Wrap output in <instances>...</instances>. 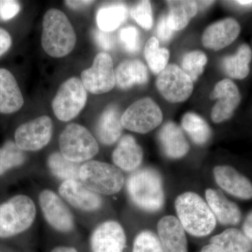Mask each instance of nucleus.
I'll list each match as a JSON object with an SVG mask.
<instances>
[{
    "label": "nucleus",
    "instance_id": "2",
    "mask_svg": "<svg viewBox=\"0 0 252 252\" xmlns=\"http://www.w3.org/2000/svg\"><path fill=\"white\" fill-rule=\"evenodd\" d=\"M127 191L132 203L141 210L157 212L165 203L161 176L150 167L136 170L127 180Z\"/></svg>",
    "mask_w": 252,
    "mask_h": 252
},
{
    "label": "nucleus",
    "instance_id": "39",
    "mask_svg": "<svg viewBox=\"0 0 252 252\" xmlns=\"http://www.w3.org/2000/svg\"><path fill=\"white\" fill-rule=\"evenodd\" d=\"M175 31L172 29L167 23V15L163 14L160 16L157 28L158 37L163 42H167L172 39Z\"/></svg>",
    "mask_w": 252,
    "mask_h": 252
},
{
    "label": "nucleus",
    "instance_id": "26",
    "mask_svg": "<svg viewBox=\"0 0 252 252\" xmlns=\"http://www.w3.org/2000/svg\"><path fill=\"white\" fill-rule=\"evenodd\" d=\"M168 13L167 23L174 31H180L188 26L190 19L198 12V3L195 1L180 0L167 1Z\"/></svg>",
    "mask_w": 252,
    "mask_h": 252
},
{
    "label": "nucleus",
    "instance_id": "45",
    "mask_svg": "<svg viewBox=\"0 0 252 252\" xmlns=\"http://www.w3.org/2000/svg\"><path fill=\"white\" fill-rule=\"evenodd\" d=\"M235 3L237 4L240 5L242 6H245V7H251L252 6V1H245V0H242V1H235Z\"/></svg>",
    "mask_w": 252,
    "mask_h": 252
},
{
    "label": "nucleus",
    "instance_id": "14",
    "mask_svg": "<svg viewBox=\"0 0 252 252\" xmlns=\"http://www.w3.org/2000/svg\"><path fill=\"white\" fill-rule=\"evenodd\" d=\"M126 244L125 231L120 223L114 220L99 225L91 238L93 252H123Z\"/></svg>",
    "mask_w": 252,
    "mask_h": 252
},
{
    "label": "nucleus",
    "instance_id": "35",
    "mask_svg": "<svg viewBox=\"0 0 252 252\" xmlns=\"http://www.w3.org/2000/svg\"><path fill=\"white\" fill-rule=\"evenodd\" d=\"M132 18L144 29L150 30L153 26L152 5L149 1H141L134 5L130 10Z\"/></svg>",
    "mask_w": 252,
    "mask_h": 252
},
{
    "label": "nucleus",
    "instance_id": "29",
    "mask_svg": "<svg viewBox=\"0 0 252 252\" xmlns=\"http://www.w3.org/2000/svg\"><path fill=\"white\" fill-rule=\"evenodd\" d=\"M182 126L197 145H205L211 139L212 130L210 126L198 114L187 113L182 118Z\"/></svg>",
    "mask_w": 252,
    "mask_h": 252
},
{
    "label": "nucleus",
    "instance_id": "15",
    "mask_svg": "<svg viewBox=\"0 0 252 252\" xmlns=\"http://www.w3.org/2000/svg\"><path fill=\"white\" fill-rule=\"evenodd\" d=\"M240 32V26L236 20L225 18L206 28L202 36V42L207 49L220 51L231 44Z\"/></svg>",
    "mask_w": 252,
    "mask_h": 252
},
{
    "label": "nucleus",
    "instance_id": "6",
    "mask_svg": "<svg viewBox=\"0 0 252 252\" xmlns=\"http://www.w3.org/2000/svg\"><path fill=\"white\" fill-rule=\"evenodd\" d=\"M61 154L70 161L80 163L94 158L99 152L97 140L84 126L68 125L59 137Z\"/></svg>",
    "mask_w": 252,
    "mask_h": 252
},
{
    "label": "nucleus",
    "instance_id": "41",
    "mask_svg": "<svg viewBox=\"0 0 252 252\" xmlns=\"http://www.w3.org/2000/svg\"><path fill=\"white\" fill-rule=\"evenodd\" d=\"M243 233L252 242V210L248 214L243 225Z\"/></svg>",
    "mask_w": 252,
    "mask_h": 252
},
{
    "label": "nucleus",
    "instance_id": "38",
    "mask_svg": "<svg viewBox=\"0 0 252 252\" xmlns=\"http://www.w3.org/2000/svg\"><path fill=\"white\" fill-rule=\"evenodd\" d=\"M94 37L96 44L104 51H111L115 46V39L112 32L96 30L94 32Z\"/></svg>",
    "mask_w": 252,
    "mask_h": 252
},
{
    "label": "nucleus",
    "instance_id": "12",
    "mask_svg": "<svg viewBox=\"0 0 252 252\" xmlns=\"http://www.w3.org/2000/svg\"><path fill=\"white\" fill-rule=\"evenodd\" d=\"M217 102L211 112V119L215 124H220L233 117V113L241 101V94L234 82L228 79L217 83L210 95Z\"/></svg>",
    "mask_w": 252,
    "mask_h": 252
},
{
    "label": "nucleus",
    "instance_id": "33",
    "mask_svg": "<svg viewBox=\"0 0 252 252\" xmlns=\"http://www.w3.org/2000/svg\"><path fill=\"white\" fill-rule=\"evenodd\" d=\"M207 63L206 55L202 51H193L187 53L184 56L181 69L190 78L193 82L203 74L204 67L206 65Z\"/></svg>",
    "mask_w": 252,
    "mask_h": 252
},
{
    "label": "nucleus",
    "instance_id": "28",
    "mask_svg": "<svg viewBox=\"0 0 252 252\" xmlns=\"http://www.w3.org/2000/svg\"><path fill=\"white\" fill-rule=\"evenodd\" d=\"M210 243L220 247L225 252H251L252 242L243 231L231 228L212 237Z\"/></svg>",
    "mask_w": 252,
    "mask_h": 252
},
{
    "label": "nucleus",
    "instance_id": "5",
    "mask_svg": "<svg viewBox=\"0 0 252 252\" xmlns=\"http://www.w3.org/2000/svg\"><path fill=\"white\" fill-rule=\"evenodd\" d=\"M79 179L93 191L103 195H114L122 190L124 177L122 170L106 162H86L81 165Z\"/></svg>",
    "mask_w": 252,
    "mask_h": 252
},
{
    "label": "nucleus",
    "instance_id": "1",
    "mask_svg": "<svg viewBox=\"0 0 252 252\" xmlns=\"http://www.w3.org/2000/svg\"><path fill=\"white\" fill-rule=\"evenodd\" d=\"M177 219L186 232L195 237H205L215 230L217 220L210 207L198 194L186 192L175 200Z\"/></svg>",
    "mask_w": 252,
    "mask_h": 252
},
{
    "label": "nucleus",
    "instance_id": "11",
    "mask_svg": "<svg viewBox=\"0 0 252 252\" xmlns=\"http://www.w3.org/2000/svg\"><path fill=\"white\" fill-rule=\"evenodd\" d=\"M52 131L51 119L41 116L18 127L15 132V141L21 150L36 152L49 144Z\"/></svg>",
    "mask_w": 252,
    "mask_h": 252
},
{
    "label": "nucleus",
    "instance_id": "17",
    "mask_svg": "<svg viewBox=\"0 0 252 252\" xmlns=\"http://www.w3.org/2000/svg\"><path fill=\"white\" fill-rule=\"evenodd\" d=\"M157 230L164 252H188L186 230L177 217H162L158 223Z\"/></svg>",
    "mask_w": 252,
    "mask_h": 252
},
{
    "label": "nucleus",
    "instance_id": "7",
    "mask_svg": "<svg viewBox=\"0 0 252 252\" xmlns=\"http://www.w3.org/2000/svg\"><path fill=\"white\" fill-rule=\"evenodd\" d=\"M87 91L82 81L72 77L60 86L52 102L53 111L61 122L74 119L85 107Z\"/></svg>",
    "mask_w": 252,
    "mask_h": 252
},
{
    "label": "nucleus",
    "instance_id": "20",
    "mask_svg": "<svg viewBox=\"0 0 252 252\" xmlns=\"http://www.w3.org/2000/svg\"><path fill=\"white\" fill-rule=\"evenodd\" d=\"M205 198L207 205L220 224L235 225L240 223L242 217L240 208L236 204L228 200L220 190L207 189Z\"/></svg>",
    "mask_w": 252,
    "mask_h": 252
},
{
    "label": "nucleus",
    "instance_id": "44",
    "mask_svg": "<svg viewBox=\"0 0 252 252\" xmlns=\"http://www.w3.org/2000/svg\"><path fill=\"white\" fill-rule=\"evenodd\" d=\"M51 252H77L75 249L69 247H58L54 249Z\"/></svg>",
    "mask_w": 252,
    "mask_h": 252
},
{
    "label": "nucleus",
    "instance_id": "23",
    "mask_svg": "<svg viewBox=\"0 0 252 252\" xmlns=\"http://www.w3.org/2000/svg\"><path fill=\"white\" fill-rule=\"evenodd\" d=\"M122 117L117 104H109L104 109L96 127L97 137L102 144L111 145L119 140L124 127Z\"/></svg>",
    "mask_w": 252,
    "mask_h": 252
},
{
    "label": "nucleus",
    "instance_id": "24",
    "mask_svg": "<svg viewBox=\"0 0 252 252\" xmlns=\"http://www.w3.org/2000/svg\"><path fill=\"white\" fill-rule=\"evenodd\" d=\"M116 84L123 90L135 85H142L149 80L145 64L139 60H127L121 63L115 71Z\"/></svg>",
    "mask_w": 252,
    "mask_h": 252
},
{
    "label": "nucleus",
    "instance_id": "10",
    "mask_svg": "<svg viewBox=\"0 0 252 252\" xmlns=\"http://www.w3.org/2000/svg\"><path fill=\"white\" fill-rule=\"evenodd\" d=\"M81 78L86 91L91 94H103L112 91L116 85V77L110 55L99 53L92 66L81 72Z\"/></svg>",
    "mask_w": 252,
    "mask_h": 252
},
{
    "label": "nucleus",
    "instance_id": "19",
    "mask_svg": "<svg viewBox=\"0 0 252 252\" xmlns=\"http://www.w3.org/2000/svg\"><path fill=\"white\" fill-rule=\"evenodd\" d=\"M158 140L164 155L169 158H182L190 149L183 130L174 122H167L162 126L158 134Z\"/></svg>",
    "mask_w": 252,
    "mask_h": 252
},
{
    "label": "nucleus",
    "instance_id": "27",
    "mask_svg": "<svg viewBox=\"0 0 252 252\" xmlns=\"http://www.w3.org/2000/svg\"><path fill=\"white\" fill-rule=\"evenodd\" d=\"M128 14L127 6L123 3L106 4L99 8L96 16L99 30L112 32L125 23Z\"/></svg>",
    "mask_w": 252,
    "mask_h": 252
},
{
    "label": "nucleus",
    "instance_id": "30",
    "mask_svg": "<svg viewBox=\"0 0 252 252\" xmlns=\"http://www.w3.org/2000/svg\"><path fill=\"white\" fill-rule=\"evenodd\" d=\"M48 166L53 175L63 181L78 180L81 165L70 161L61 153L51 154L48 159Z\"/></svg>",
    "mask_w": 252,
    "mask_h": 252
},
{
    "label": "nucleus",
    "instance_id": "22",
    "mask_svg": "<svg viewBox=\"0 0 252 252\" xmlns=\"http://www.w3.org/2000/svg\"><path fill=\"white\" fill-rule=\"evenodd\" d=\"M23 104V94L14 75L7 69L0 68V113L18 112Z\"/></svg>",
    "mask_w": 252,
    "mask_h": 252
},
{
    "label": "nucleus",
    "instance_id": "16",
    "mask_svg": "<svg viewBox=\"0 0 252 252\" xmlns=\"http://www.w3.org/2000/svg\"><path fill=\"white\" fill-rule=\"evenodd\" d=\"M213 174L217 185L226 193L243 200L252 198V182L233 167L219 165Z\"/></svg>",
    "mask_w": 252,
    "mask_h": 252
},
{
    "label": "nucleus",
    "instance_id": "25",
    "mask_svg": "<svg viewBox=\"0 0 252 252\" xmlns=\"http://www.w3.org/2000/svg\"><path fill=\"white\" fill-rule=\"evenodd\" d=\"M252 59L251 48L248 44H243L239 46L236 54L223 58L221 67L228 77L243 79L250 74V63Z\"/></svg>",
    "mask_w": 252,
    "mask_h": 252
},
{
    "label": "nucleus",
    "instance_id": "21",
    "mask_svg": "<svg viewBox=\"0 0 252 252\" xmlns=\"http://www.w3.org/2000/svg\"><path fill=\"white\" fill-rule=\"evenodd\" d=\"M116 167L126 172L135 171L142 164L143 151L132 135L122 137L112 154Z\"/></svg>",
    "mask_w": 252,
    "mask_h": 252
},
{
    "label": "nucleus",
    "instance_id": "3",
    "mask_svg": "<svg viewBox=\"0 0 252 252\" xmlns=\"http://www.w3.org/2000/svg\"><path fill=\"white\" fill-rule=\"evenodd\" d=\"M77 36L66 15L57 9L46 11L43 19L41 45L51 57L62 58L74 49Z\"/></svg>",
    "mask_w": 252,
    "mask_h": 252
},
{
    "label": "nucleus",
    "instance_id": "40",
    "mask_svg": "<svg viewBox=\"0 0 252 252\" xmlns=\"http://www.w3.org/2000/svg\"><path fill=\"white\" fill-rule=\"evenodd\" d=\"M12 44L11 36L7 31L0 28V56L4 55Z\"/></svg>",
    "mask_w": 252,
    "mask_h": 252
},
{
    "label": "nucleus",
    "instance_id": "8",
    "mask_svg": "<svg viewBox=\"0 0 252 252\" xmlns=\"http://www.w3.org/2000/svg\"><path fill=\"white\" fill-rule=\"evenodd\" d=\"M162 113L159 106L149 97L139 99L131 104L122 117L123 127L127 130L146 134L161 124Z\"/></svg>",
    "mask_w": 252,
    "mask_h": 252
},
{
    "label": "nucleus",
    "instance_id": "13",
    "mask_svg": "<svg viewBox=\"0 0 252 252\" xmlns=\"http://www.w3.org/2000/svg\"><path fill=\"white\" fill-rule=\"evenodd\" d=\"M39 203L46 220L53 228L61 232H69L73 229L72 215L54 192L43 190L39 195Z\"/></svg>",
    "mask_w": 252,
    "mask_h": 252
},
{
    "label": "nucleus",
    "instance_id": "4",
    "mask_svg": "<svg viewBox=\"0 0 252 252\" xmlns=\"http://www.w3.org/2000/svg\"><path fill=\"white\" fill-rule=\"evenodd\" d=\"M36 216L34 202L26 195H16L0 205V238H9L27 230Z\"/></svg>",
    "mask_w": 252,
    "mask_h": 252
},
{
    "label": "nucleus",
    "instance_id": "18",
    "mask_svg": "<svg viewBox=\"0 0 252 252\" xmlns=\"http://www.w3.org/2000/svg\"><path fill=\"white\" fill-rule=\"evenodd\" d=\"M59 193L73 207L84 211H94L102 205V199L97 193L78 180L63 182Z\"/></svg>",
    "mask_w": 252,
    "mask_h": 252
},
{
    "label": "nucleus",
    "instance_id": "34",
    "mask_svg": "<svg viewBox=\"0 0 252 252\" xmlns=\"http://www.w3.org/2000/svg\"><path fill=\"white\" fill-rule=\"evenodd\" d=\"M132 252H164L158 237L153 232L144 230L136 236Z\"/></svg>",
    "mask_w": 252,
    "mask_h": 252
},
{
    "label": "nucleus",
    "instance_id": "37",
    "mask_svg": "<svg viewBox=\"0 0 252 252\" xmlns=\"http://www.w3.org/2000/svg\"><path fill=\"white\" fill-rule=\"evenodd\" d=\"M20 10L21 5L17 1H0V20L3 21H9L19 13Z\"/></svg>",
    "mask_w": 252,
    "mask_h": 252
},
{
    "label": "nucleus",
    "instance_id": "32",
    "mask_svg": "<svg viewBox=\"0 0 252 252\" xmlns=\"http://www.w3.org/2000/svg\"><path fill=\"white\" fill-rule=\"evenodd\" d=\"M26 160L24 152L12 141L0 148V175L13 167L20 166Z\"/></svg>",
    "mask_w": 252,
    "mask_h": 252
},
{
    "label": "nucleus",
    "instance_id": "42",
    "mask_svg": "<svg viewBox=\"0 0 252 252\" xmlns=\"http://www.w3.org/2000/svg\"><path fill=\"white\" fill-rule=\"evenodd\" d=\"M94 1H65V4L68 7L72 9H81L92 4Z\"/></svg>",
    "mask_w": 252,
    "mask_h": 252
},
{
    "label": "nucleus",
    "instance_id": "43",
    "mask_svg": "<svg viewBox=\"0 0 252 252\" xmlns=\"http://www.w3.org/2000/svg\"><path fill=\"white\" fill-rule=\"evenodd\" d=\"M200 252H225L219 245H215V244L210 243L209 245H205L202 248Z\"/></svg>",
    "mask_w": 252,
    "mask_h": 252
},
{
    "label": "nucleus",
    "instance_id": "9",
    "mask_svg": "<svg viewBox=\"0 0 252 252\" xmlns=\"http://www.w3.org/2000/svg\"><path fill=\"white\" fill-rule=\"evenodd\" d=\"M156 86L162 97L171 103H180L189 98L193 82L180 67L169 64L158 75Z\"/></svg>",
    "mask_w": 252,
    "mask_h": 252
},
{
    "label": "nucleus",
    "instance_id": "31",
    "mask_svg": "<svg viewBox=\"0 0 252 252\" xmlns=\"http://www.w3.org/2000/svg\"><path fill=\"white\" fill-rule=\"evenodd\" d=\"M144 57L151 71L159 74L167 66L170 51L165 48H160L157 38L151 37L144 48Z\"/></svg>",
    "mask_w": 252,
    "mask_h": 252
},
{
    "label": "nucleus",
    "instance_id": "36",
    "mask_svg": "<svg viewBox=\"0 0 252 252\" xmlns=\"http://www.w3.org/2000/svg\"><path fill=\"white\" fill-rule=\"evenodd\" d=\"M119 41L126 52L134 54L141 48L140 32L134 26L122 28L119 32Z\"/></svg>",
    "mask_w": 252,
    "mask_h": 252
}]
</instances>
